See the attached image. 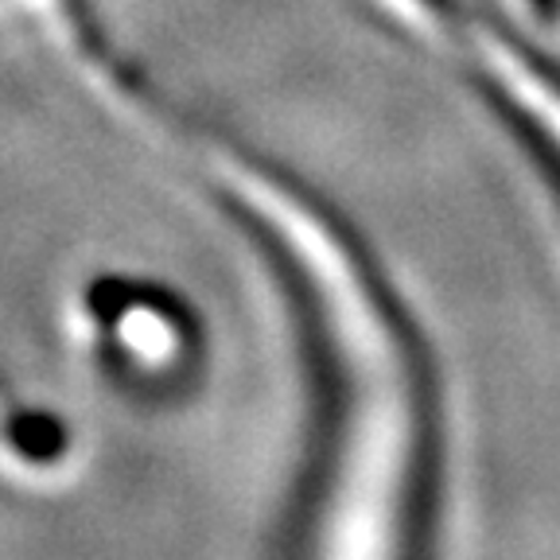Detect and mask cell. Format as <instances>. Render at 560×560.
<instances>
[{
	"label": "cell",
	"mask_w": 560,
	"mask_h": 560,
	"mask_svg": "<svg viewBox=\"0 0 560 560\" xmlns=\"http://www.w3.org/2000/svg\"><path fill=\"white\" fill-rule=\"evenodd\" d=\"M12 444H16L24 455L47 459V455H55L62 444H67V432H62L51 417H44V412H32V417L16 420V429H12Z\"/></svg>",
	"instance_id": "1"
}]
</instances>
